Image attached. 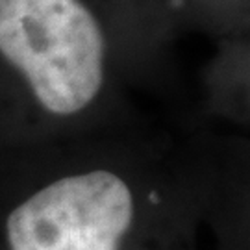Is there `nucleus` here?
I'll use <instances>...</instances> for the list:
<instances>
[{
	"mask_svg": "<svg viewBox=\"0 0 250 250\" xmlns=\"http://www.w3.org/2000/svg\"><path fill=\"white\" fill-rule=\"evenodd\" d=\"M198 195L161 156L106 145L0 150V250H198Z\"/></svg>",
	"mask_w": 250,
	"mask_h": 250,
	"instance_id": "1",
	"label": "nucleus"
},
{
	"mask_svg": "<svg viewBox=\"0 0 250 250\" xmlns=\"http://www.w3.org/2000/svg\"><path fill=\"white\" fill-rule=\"evenodd\" d=\"M0 65L45 125H76L107 89L106 28L85 0H0Z\"/></svg>",
	"mask_w": 250,
	"mask_h": 250,
	"instance_id": "2",
	"label": "nucleus"
}]
</instances>
